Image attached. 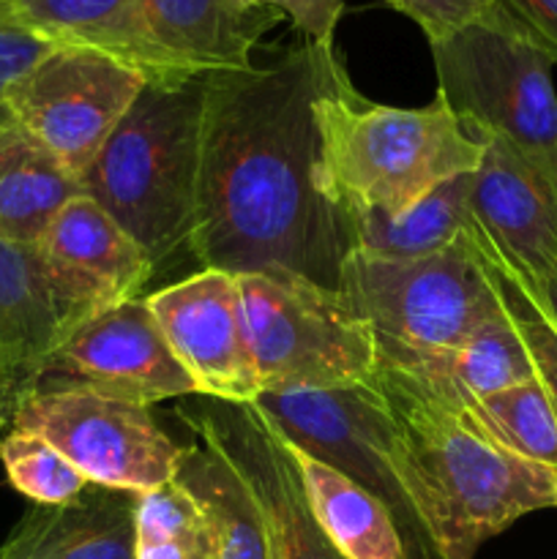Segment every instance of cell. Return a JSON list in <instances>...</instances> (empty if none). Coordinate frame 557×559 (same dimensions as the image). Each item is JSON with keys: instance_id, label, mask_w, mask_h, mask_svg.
Wrapping results in <instances>:
<instances>
[{"instance_id": "5", "label": "cell", "mask_w": 557, "mask_h": 559, "mask_svg": "<svg viewBox=\"0 0 557 559\" xmlns=\"http://www.w3.org/2000/svg\"><path fill=\"white\" fill-rule=\"evenodd\" d=\"M339 295L375 331L402 349H453L508 314L489 260L464 233L451 249L418 260L353 251Z\"/></svg>"}, {"instance_id": "4", "label": "cell", "mask_w": 557, "mask_h": 559, "mask_svg": "<svg viewBox=\"0 0 557 559\" xmlns=\"http://www.w3.org/2000/svg\"><path fill=\"white\" fill-rule=\"evenodd\" d=\"M205 76L147 82L82 175L96 200L151 260L153 271L189 246L202 158Z\"/></svg>"}, {"instance_id": "34", "label": "cell", "mask_w": 557, "mask_h": 559, "mask_svg": "<svg viewBox=\"0 0 557 559\" xmlns=\"http://www.w3.org/2000/svg\"><path fill=\"white\" fill-rule=\"evenodd\" d=\"M11 418H14V413H11V407L5 402H0V440H3V431L5 426H11Z\"/></svg>"}, {"instance_id": "21", "label": "cell", "mask_w": 557, "mask_h": 559, "mask_svg": "<svg viewBox=\"0 0 557 559\" xmlns=\"http://www.w3.org/2000/svg\"><path fill=\"white\" fill-rule=\"evenodd\" d=\"M284 437V435H282ZM287 442L317 524L344 559H410L391 511L355 480Z\"/></svg>"}, {"instance_id": "11", "label": "cell", "mask_w": 557, "mask_h": 559, "mask_svg": "<svg viewBox=\"0 0 557 559\" xmlns=\"http://www.w3.org/2000/svg\"><path fill=\"white\" fill-rule=\"evenodd\" d=\"M145 85V74L102 49L58 44L14 87L9 109L14 123L82 178Z\"/></svg>"}, {"instance_id": "22", "label": "cell", "mask_w": 557, "mask_h": 559, "mask_svg": "<svg viewBox=\"0 0 557 559\" xmlns=\"http://www.w3.org/2000/svg\"><path fill=\"white\" fill-rule=\"evenodd\" d=\"M173 480L211 519L218 559H273L265 522L249 486L216 448L202 440L180 448Z\"/></svg>"}, {"instance_id": "17", "label": "cell", "mask_w": 557, "mask_h": 559, "mask_svg": "<svg viewBox=\"0 0 557 559\" xmlns=\"http://www.w3.org/2000/svg\"><path fill=\"white\" fill-rule=\"evenodd\" d=\"M36 249L58 287L91 314L137 298L153 273L140 243L87 194L52 218Z\"/></svg>"}, {"instance_id": "30", "label": "cell", "mask_w": 557, "mask_h": 559, "mask_svg": "<svg viewBox=\"0 0 557 559\" xmlns=\"http://www.w3.org/2000/svg\"><path fill=\"white\" fill-rule=\"evenodd\" d=\"M386 3L413 20L429 44L495 14V0H386Z\"/></svg>"}, {"instance_id": "14", "label": "cell", "mask_w": 557, "mask_h": 559, "mask_svg": "<svg viewBox=\"0 0 557 559\" xmlns=\"http://www.w3.org/2000/svg\"><path fill=\"white\" fill-rule=\"evenodd\" d=\"M470 233L497 271L533 295L557 273V189L497 136H486L473 173Z\"/></svg>"}, {"instance_id": "8", "label": "cell", "mask_w": 557, "mask_h": 559, "mask_svg": "<svg viewBox=\"0 0 557 559\" xmlns=\"http://www.w3.org/2000/svg\"><path fill=\"white\" fill-rule=\"evenodd\" d=\"M254 404L284 440L375 495L391 511L410 559L435 555L402 486L393 420L371 382L331 391L260 393Z\"/></svg>"}, {"instance_id": "26", "label": "cell", "mask_w": 557, "mask_h": 559, "mask_svg": "<svg viewBox=\"0 0 557 559\" xmlns=\"http://www.w3.org/2000/svg\"><path fill=\"white\" fill-rule=\"evenodd\" d=\"M5 478L33 506H66L85 491L91 480L44 437L11 429L0 440Z\"/></svg>"}, {"instance_id": "10", "label": "cell", "mask_w": 557, "mask_h": 559, "mask_svg": "<svg viewBox=\"0 0 557 559\" xmlns=\"http://www.w3.org/2000/svg\"><path fill=\"white\" fill-rule=\"evenodd\" d=\"M282 14L244 0H134L93 49L123 60L147 82H183L249 69Z\"/></svg>"}, {"instance_id": "1", "label": "cell", "mask_w": 557, "mask_h": 559, "mask_svg": "<svg viewBox=\"0 0 557 559\" xmlns=\"http://www.w3.org/2000/svg\"><path fill=\"white\" fill-rule=\"evenodd\" d=\"M347 76L336 47L306 38L249 69L205 76L186 246L202 267L298 276L339 293L353 227L322 183L315 104Z\"/></svg>"}, {"instance_id": "3", "label": "cell", "mask_w": 557, "mask_h": 559, "mask_svg": "<svg viewBox=\"0 0 557 559\" xmlns=\"http://www.w3.org/2000/svg\"><path fill=\"white\" fill-rule=\"evenodd\" d=\"M320 175L347 213L402 216L457 175L475 173L486 136L467 129L440 96L418 109L366 102L342 80L315 104Z\"/></svg>"}, {"instance_id": "18", "label": "cell", "mask_w": 557, "mask_h": 559, "mask_svg": "<svg viewBox=\"0 0 557 559\" xmlns=\"http://www.w3.org/2000/svg\"><path fill=\"white\" fill-rule=\"evenodd\" d=\"M134 491L87 484L66 506H31L0 559H134Z\"/></svg>"}, {"instance_id": "35", "label": "cell", "mask_w": 557, "mask_h": 559, "mask_svg": "<svg viewBox=\"0 0 557 559\" xmlns=\"http://www.w3.org/2000/svg\"><path fill=\"white\" fill-rule=\"evenodd\" d=\"M555 508H557V484H555Z\"/></svg>"}, {"instance_id": "33", "label": "cell", "mask_w": 557, "mask_h": 559, "mask_svg": "<svg viewBox=\"0 0 557 559\" xmlns=\"http://www.w3.org/2000/svg\"><path fill=\"white\" fill-rule=\"evenodd\" d=\"M535 298L541 300V306H544V311L549 314V320L555 322V328H557V273L549 278V282H546L544 293L535 295Z\"/></svg>"}, {"instance_id": "28", "label": "cell", "mask_w": 557, "mask_h": 559, "mask_svg": "<svg viewBox=\"0 0 557 559\" xmlns=\"http://www.w3.org/2000/svg\"><path fill=\"white\" fill-rule=\"evenodd\" d=\"M491 265V262H489ZM491 273H495L497 289L502 295V304H506L508 314H511L513 325L522 333L524 347H528L530 358H533L535 377L541 380V385L549 393L552 404L557 409V328L555 322L549 320V314L544 311L541 300L535 298L530 289H524L517 278H511L508 273L497 271L491 265Z\"/></svg>"}, {"instance_id": "6", "label": "cell", "mask_w": 557, "mask_h": 559, "mask_svg": "<svg viewBox=\"0 0 557 559\" xmlns=\"http://www.w3.org/2000/svg\"><path fill=\"white\" fill-rule=\"evenodd\" d=\"M437 96L467 129L508 142L557 189L555 60L500 14L431 41Z\"/></svg>"}, {"instance_id": "32", "label": "cell", "mask_w": 557, "mask_h": 559, "mask_svg": "<svg viewBox=\"0 0 557 559\" xmlns=\"http://www.w3.org/2000/svg\"><path fill=\"white\" fill-rule=\"evenodd\" d=\"M495 9L557 66V0H495Z\"/></svg>"}, {"instance_id": "25", "label": "cell", "mask_w": 557, "mask_h": 559, "mask_svg": "<svg viewBox=\"0 0 557 559\" xmlns=\"http://www.w3.org/2000/svg\"><path fill=\"white\" fill-rule=\"evenodd\" d=\"M134 559H218L211 519L175 480L137 497Z\"/></svg>"}, {"instance_id": "2", "label": "cell", "mask_w": 557, "mask_h": 559, "mask_svg": "<svg viewBox=\"0 0 557 559\" xmlns=\"http://www.w3.org/2000/svg\"><path fill=\"white\" fill-rule=\"evenodd\" d=\"M369 382L393 420L402 486L437 559H473L513 522L555 508L557 469L506 451L464 409L388 366L377 364Z\"/></svg>"}, {"instance_id": "20", "label": "cell", "mask_w": 557, "mask_h": 559, "mask_svg": "<svg viewBox=\"0 0 557 559\" xmlns=\"http://www.w3.org/2000/svg\"><path fill=\"white\" fill-rule=\"evenodd\" d=\"M82 194L69 173L20 123L0 129V238L38 246L52 218Z\"/></svg>"}, {"instance_id": "16", "label": "cell", "mask_w": 557, "mask_h": 559, "mask_svg": "<svg viewBox=\"0 0 557 559\" xmlns=\"http://www.w3.org/2000/svg\"><path fill=\"white\" fill-rule=\"evenodd\" d=\"M91 317L49 276L36 246L0 238V402L11 413L36 388L49 355Z\"/></svg>"}, {"instance_id": "27", "label": "cell", "mask_w": 557, "mask_h": 559, "mask_svg": "<svg viewBox=\"0 0 557 559\" xmlns=\"http://www.w3.org/2000/svg\"><path fill=\"white\" fill-rule=\"evenodd\" d=\"M16 16L58 44L96 47L134 0H9Z\"/></svg>"}, {"instance_id": "29", "label": "cell", "mask_w": 557, "mask_h": 559, "mask_svg": "<svg viewBox=\"0 0 557 559\" xmlns=\"http://www.w3.org/2000/svg\"><path fill=\"white\" fill-rule=\"evenodd\" d=\"M58 41L44 36L33 25H27L9 0H0V129L14 126V115L9 109V96L14 87L47 58Z\"/></svg>"}, {"instance_id": "9", "label": "cell", "mask_w": 557, "mask_h": 559, "mask_svg": "<svg viewBox=\"0 0 557 559\" xmlns=\"http://www.w3.org/2000/svg\"><path fill=\"white\" fill-rule=\"evenodd\" d=\"M11 429L52 442L91 484L145 491L169 484L180 445L151 407L85 391H33L16 404Z\"/></svg>"}, {"instance_id": "7", "label": "cell", "mask_w": 557, "mask_h": 559, "mask_svg": "<svg viewBox=\"0 0 557 559\" xmlns=\"http://www.w3.org/2000/svg\"><path fill=\"white\" fill-rule=\"evenodd\" d=\"M260 393L331 391L375 377L377 336L339 293L298 276H238Z\"/></svg>"}, {"instance_id": "31", "label": "cell", "mask_w": 557, "mask_h": 559, "mask_svg": "<svg viewBox=\"0 0 557 559\" xmlns=\"http://www.w3.org/2000/svg\"><path fill=\"white\" fill-rule=\"evenodd\" d=\"M249 9H268L287 16L306 41L333 47L339 20L344 14V0H244Z\"/></svg>"}, {"instance_id": "23", "label": "cell", "mask_w": 557, "mask_h": 559, "mask_svg": "<svg viewBox=\"0 0 557 559\" xmlns=\"http://www.w3.org/2000/svg\"><path fill=\"white\" fill-rule=\"evenodd\" d=\"M470 186L473 173L457 175L429 191L402 216L347 213L353 251L386 260H418L451 249L470 229Z\"/></svg>"}, {"instance_id": "19", "label": "cell", "mask_w": 557, "mask_h": 559, "mask_svg": "<svg viewBox=\"0 0 557 559\" xmlns=\"http://www.w3.org/2000/svg\"><path fill=\"white\" fill-rule=\"evenodd\" d=\"M377 349H380L377 364L399 371L457 409H467L478 399L535 377L533 358L511 314H506L462 347L402 349L377 342Z\"/></svg>"}, {"instance_id": "15", "label": "cell", "mask_w": 557, "mask_h": 559, "mask_svg": "<svg viewBox=\"0 0 557 559\" xmlns=\"http://www.w3.org/2000/svg\"><path fill=\"white\" fill-rule=\"evenodd\" d=\"M197 396L254 404L260 396L244 328L238 276L202 267L145 298Z\"/></svg>"}, {"instance_id": "13", "label": "cell", "mask_w": 557, "mask_h": 559, "mask_svg": "<svg viewBox=\"0 0 557 559\" xmlns=\"http://www.w3.org/2000/svg\"><path fill=\"white\" fill-rule=\"evenodd\" d=\"M33 391H85L137 407L197 396L145 298L126 300L74 328L49 355Z\"/></svg>"}, {"instance_id": "24", "label": "cell", "mask_w": 557, "mask_h": 559, "mask_svg": "<svg viewBox=\"0 0 557 559\" xmlns=\"http://www.w3.org/2000/svg\"><path fill=\"white\" fill-rule=\"evenodd\" d=\"M464 413L506 451L557 469V409L538 377L478 399Z\"/></svg>"}, {"instance_id": "12", "label": "cell", "mask_w": 557, "mask_h": 559, "mask_svg": "<svg viewBox=\"0 0 557 559\" xmlns=\"http://www.w3.org/2000/svg\"><path fill=\"white\" fill-rule=\"evenodd\" d=\"M178 418L238 469L262 513L273 559H344L311 513L282 431L257 404L191 396Z\"/></svg>"}]
</instances>
